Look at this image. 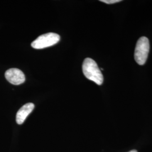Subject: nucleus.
Listing matches in <instances>:
<instances>
[{
  "label": "nucleus",
  "mask_w": 152,
  "mask_h": 152,
  "mask_svg": "<svg viewBox=\"0 0 152 152\" xmlns=\"http://www.w3.org/2000/svg\"><path fill=\"white\" fill-rule=\"evenodd\" d=\"M82 71L87 79L94 82L98 85H102L103 82V76L96 63L94 60L87 58L82 64Z\"/></svg>",
  "instance_id": "1"
},
{
  "label": "nucleus",
  "mask_w": 152,
  "mask_h": 152,
  "mask_svg": "<svg viewBox=\"0 0 152 152\" xmlns=\"http://www.w3.org/2000/svg\"><path fill=\"white\" fill-rule=\"evenodd\" d=\"M150 49L149 41L146 37H141L136 43L134 58L139 65H144L148 58Z\"/></svg>",
  "instance_id": "2"
},
{
  "label": "nucleus",
  "mask_w": 152,
  "mask_h": 152,
  "mask_svg": "<svg viewBox=\"0 0 152 152\" xmlns=\"http://www.w3.org/2000/svg\"><path fill=\"white\" fill-rule=\"evenodd\" d=\"M60 37L56 33H48L39 36L32 43L31 46L36 49H42L57 44L60 41Z\"/></svg>",
  "instance_id": "3"
},
{
  "label": "nucleus",
  "mask_w": 152,
  "mask_h": 152,
  "mask_svg": "<svg viewBox=\"0 0 152 152\" xmlns=\"http://www.w3.org/2000/svg\"><path fill=\"white\" fill-rule=\"evenodd\" d=\"M5 78L6 80L15 85H19L26 81L24 74L21 70L17 68H11L6 71Z\"/></svg>",
  "instance_id": "4"
},
{
  "label": "nucleus",
  "mask_w": 152,
  "mask_h": 152,
  "mask_svg": "<svg viewBox=\"0 0 152 152\" xmlns=\"http://www.w3.org/2000/svg\"><path fill=\"white\" fill-rule=\"evenodd\" d=\"M34 108V105L32 103L24 105L16 113V121L18 125H22L26 120L28 115L32 112Z\"/></svg>",
  "instance_id": "5"
},
{
  "label": "nucleus",
  "mask_w": 152,
  "mask_h": 152,
  "mask_svg": "<svg viewBox=\"0 0 152 152\" xmlns=\"http://www.w3.org/2000/svg\"><path fill=\"white\" fill-rule=\"evenodd\" d=\"M100 1L107 4H113L115 3L120 2L122 1L121 0H101Z\"/></svg>",
  "instance_id": "6"
},
{
  "label": "nucleus",
  "mask_w": 152,
  "mask_h": 152,
  "mask_svg": "<svg viewBox=\"0 0 152 152\" xmlns=\"http://www.w3.org/2000/svg\"><path fill=\"white\" fill-rule=\"evenodd\" d=\"M137 152V151H136V150H131V151H129V152Z\"/></svg>",
  "instance_id": "7"
}]
</instances>
